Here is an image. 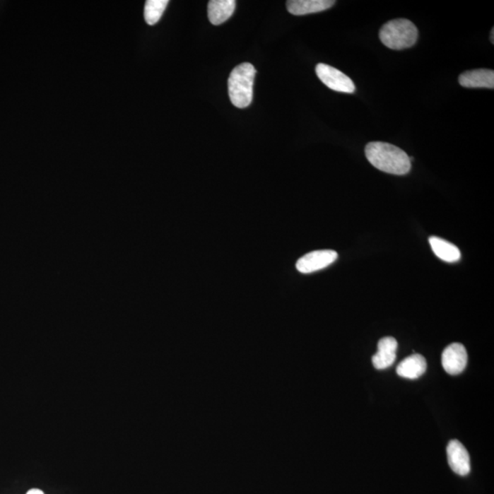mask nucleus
I'll return each mask as SVG.
<instances>
[{
  "mask_svg": "<svg viewBox=\"0 0 494 494\" xmlns=\"http://www.w3.org/2000/svg\"><path fill=\"white\" fill-rule=\"evenodd\" d=\"M365 156L369 163L381 172L394 175H406L411 170L408 155L403 149L389 143H368L365 147Z\"/></svg>",
  "mask_w": 494,
  "mask_h": 494,
  "instance_id": "1",
  "label": "nucleus"
},
{
  "mask_svg": "<svg viewBox=\"0 0 494 494\" xmlns=\"http://www.w3.org/2000/svg\"><path fill=\"white\" fill-rule=\"evenodd\" d=\"M257 71L253 65L244 63L232 71L228 79L230 100L235 107H249L253 100V87Z\"/></svg>",
  "mask_w": 494,
  "mask_h": 494,
  "instance_id": "2",
  "label": "nucleus"
},
{
  "mask_svg": "<svg viewBox=\"0 0 494 494\" xmlns=\"http://www.w3.org/2000/svg\"><path fill=\"white\" fill-rule=\"evenodd\" d=\"M382 43L391 49H404L412 47L418 38L416 25L406 18H396L388 21L381 28L379 33Z\"/></svg>",
  "mask_w": 494,
  "mask_h": 494,
  "instance_id": "3",
  "label": "nucleus"
},
{
  "mask_svg": "<svg viewBox=\"0 0 494 494\" xmlns=\"http://www.w3.org/2000/svg\"><path fill=\"white\" fill-rule=\"evenodd\" d=\"M316 73L326 86L335 92L353 94L355 91L353 80L336 68L328 64H319L316 66Z\"/></svg>",
  "mask_w": 494,
  "mask_h": 494,
  "instance_id": "4",
  "label": "nucleus"
},
{
  "mask_svg": "<svg viewBox=\"0 0 494 494\" xmlns=\"http://www.w3.org/2000/svg\"><path fill=\"white\" fill-rule=\"evenodd\" d=\"M338 259L337 252L334 250H318L310 252L298 260V271L302 274L319 271L331 265Z\"/></svg>",
  "mask_w": 494,
  "mask_h": 494,
  "instance_id": "5",
  "label": "nucleus"
},
{
  "mask_svg": "<svg viewBox=\"0 0 494 494\" xmlns=\"http://www.w3.org/2000/svg\"><path fill=\"white\" fill-rule=\"evenodd\" d=\"M441 361L447 374L452 375L461 374L467 366V351L461 343H452L444 350Z\"/></svg>",
  "mask_w": 494,
  "mask_h": 494,
  "instance_id": "6",
  "label": "nucleus"
},
{
  "mask_svg": "<svg viewBox=\"0 0 494 494\" xmlns=\"http://www.w3.org/2000/svg\"><path fill=\"white\" fill-rule=\"evenodd\" d=\"M447 461L455 474L466 476L471 471V459L468 450L459 440L450 441L447 447Z\"/></svg>",
  "mask_w": 494,
  "mask_h": 494,
  "instance_id": "7",
  "label": "nucleus"
},
{
  "mask_svg": "<svg viewBox=\"0 0 494 494\" xmlns=\"http://www.w3.org/2000/svg\"><path fill=\"white\" fill-rule=\"evenodd\" d=\"M397 341L393 337H384L378 343L377 353L372 356L375 367L384 370L393 365L396 359Z\"/></svg>",
  "mask_w": 494,
  "mask_h": 494,
  "instance_id": "8",
  "label": "nucleus"
},
{
  "mask_svg": "<svg viewBox=\"0 0 494 494\" xmlns=\"http://www.w3.org/2000/svg\"><path fill=\"white\" fill-rule=\"evenodd\" d=\"M459 83L466 88H494V71L478 69L465 71L459 76Z\"/></svg>",
  "mask_w": 494,
  "mask_h": 494,
  "instance_id": "9",
  "label": "nucleus"
},
{
  "mask_svg": "<svg viewBox=\"0 0 494 494\" xmlns=\"http://www.w3.org/2000/svg\"><path fill=\"white\" fill-rule=\"evenodd\" d=\"M334 4L332 0H290L287 2V8L290 14L302 16L324 11Z\"/></svg>",
  "mask_w": 494,
  "mask_h": 494,
  "instance_id": "10",
  "label": "nucleus"
},
{
  "mask_svg": "<svg viewBox=\"0 0 494 494\" xmlns=\"http://www.w3.org/2000/svg\"><path fill=\"white\" fill-rule=\"evenodd\" d=\"M427 362L421 354H413L406 357L397 366L396 372L401 377L418 379L425 374Z\"/></svg>",
  "mask_w": 494,
  "mask_h": 494,
  "instance_id": "11",
  "label": "nucleus"
},
{
  "mask_svg": "<svg viewBox=\"0 0 494 494\" xmlns=\"http://www.w3.org/2000/svg\"><path fill=\"white\" fill-rule=\"evenodd\" d=\"M235 0H211L208 4V18L213 25H220L228 20L234 14Z\"/></svg>",
  "mask_w": 494,
  "mask_h": 494,
  "instance_id": "12",
  "label": "nucleus"
},
{
  "mask_svg": "<svg viewBox=\"0 0 494 494\" xmlns=\"http://www.w3.org/2000/svg\"><path fill=\"white\" fill-rule=\"evenodd\" d=\"M430 244L435 254L441 260L453 263L461 259V251L456 245L449 243V242L436 237V236H431Z\"/></svg>",
  "mask_w": 494,
  "mask_h": 494,
  "instance_id": "13",
  "label": "nucleus"
},
{
  "mask_svg": "<svg viewBox=\"0 0 494 494\" xmlns=\"http://www.w3.org/2000/svg\"><path fill=\"white\" fill-rule=\"evenodd\" d=\"M169 1L167 0H148L145 5L144 16L146 23L151 26L160 21L166 9Z\"/></svg>",
  "mask_w": 494,
  "mask_h": 494,
  "instance_id": "14",
  "label": "nucleus"
},
{
  "mask_svg": "<svg viewBox=\"0 0 494 494\" xmlns=\"http://www.w3.org/2000/svg\"><path fill=\"white\" fill-rule=\"evenodd\" d=\"M490 42H492L493 45L494 43V29L493 28L492 33H490Z\"/></svg>",
  "mask_w": 494,
  "mask_h": 494,
  "instance_id": "15",
  "label": "nucleus"
}]
</instances>
